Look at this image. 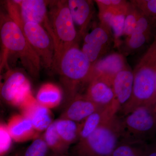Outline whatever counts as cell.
I'll list each match as a JSON object with an SVG mask.
<instances>
[{"label": "cell", "instance_id": "cell-3", "mask_svg": "<svg viewBox=\"0 0 156 156\" xmlns=\"http://www.w3.org/2000/svg\"><path fill=\"white\" fill-rule=\"evenodd\" d=\"M92 65L75 44L67 49L53 64L52 70L59 76L67 102L80 94L79 91L91 80Z\"/></svg>", "mask_w": 156, "mask_h": 156}, {"label": "cell", "instance_id": "cell-12", "mask_svg": "<svg viewBox=\"0 0 156 156\" xmlns=\"http://www.w3.org/2000/svg\"><path fill=\"white\" fill-rule=\"evenodd\" d=\"M68 7L80 37L87 33L94 15L93 1L89 0H68Z\"/></svg>", "mask_w": 156, "mask_h": 156}, {"label": "cell", "instance_id": "cell-23", "mask_svg": "<svg viewBox=\"0 0 156 156\" xmlns=\"http://www.w3.org/2000/svg\"><path fill=\"white\" fill-rule=\"evenodd\" d=\"M151 37L146 34L134 32L129 36L126 37L123 46L124 53L127 55L138 50L148 41Z\"/></svg>", "mask_w": 156, "mask_h": 156}, {"label": "cell", "instance_id": "cell-10", "mask_svg": "<svg viewBox=\"0 0 156 156\" xmlns=\"http://www.w3.org/2000/svg\"><path fill=\"white\" fill-rule=\"evenodd\" d=\"M23 20L36 23L43 27L51 37V30L48 16L50 1L13 0ZM52 38V37H51Z\"/></svg>", "mask_w": 156, "mask_h": 156}, {"label": "cell", "instance_id": "cell-26", "mask_svg": "<svg viewBox=\"0 0 156 156\" xmlns=\"http://www.w3.org/2000/svg\"><path fill=\"white\" fill-rule=\"evenodd\" d=\"M49 150L42 135L33 140L22 156H48Z\"/></svg>", "mask_w": 156, "mask_h": 156}, {"label": "cell", "instance_id": "cell-33", "mask_svg": "<svg viewBox=\"0 0 156 156\" xmlns=\"http://www.w3.org/2000/svg\"><path fill=\"white\" fill-rule=\"evenodd\" d=\"M2 67L1 66V63H0V89H1V85L2 83ZM0 101H1V99H0Z\"/></svg>", "mask_w": 156, "mask_h": 156}, {"label": "cell", "instance_id": "cell-19", "mask_svg": "<svg viewBox=\"0 0 156 156\" xmlns=\"http://www.w3.org/2000/svg\"><path fill=\"white\" fill-rule=\"evenodd\" d=\"M53 123L57 134L65 144L70 147L71 144L78 142L82 122L59 118Z\"/></svg>", "mask_w": 156, "mask_h": 156}, {"label": "cell", "instance_id": "cell-11", "mask_svg": "<svg viewBox=\"0 0 156 156\" xmlns=\"http://www.w3.org/2000/svg\"><path fill=\"white\" fill-rule=\"evenodd\" d=\"M128 67L124 55L118 53H111L92 66L90 81L94 78H100L112 84L117 74Z\"/></svg>", "mask_w": 156, "mask_h": 156}, {"label": "cell", "instance_id": "cell-4", "mask_svg": "<svg viewBox=\"0 0 156 156\" xmlns=\"http://www.w3.org/2000/svg\"><path fill=\"white\" fill-rule=\"evenodd\" d=\"M48 16L54 47L53 66L62 53L78 44L80 37L71 16L67 1H50Z\"/></svg>", "mask_w": 156, "mask_h": 156}, {"label": "cell", "instance_id": "cell-15", "mask_svg": "<svg viewBox=\"0 0 156 156\" xmlns=\"http://www.w3.org/2000/svg\"><path fill=\"white\" fill-rule=\"evenodd\" d=\"M112 84L103 79H92L87 85L84 96L100 107L111 106L114 99Z\"/></svg>", "mask_w": 156, "mask_h": 156}, {"label": "cell", "instance_id": "cell-29", "mask_svg": "<svg viewBox=\"0 0 156 156\" xmlns=\"http://www.w3.org/2000/svg\"><path fill=\"white\" fill-rule=\"evenodd\" d=\"M137 11H138V17L134 32L146 34L151 36L152 27L154 23L140 13L138 10Z\"/></svg>", "mask_w": 156, "mask_h": 156}, {"label": "cell", "instance_id": "cell-17", "mask_svg": "<svg viewBox=\"0 0 156 156\" xmlns=\"http://www.w3.org/2000/svg\"><path fill=\"white\" fill-rule=\"evenodd\" d=\"M22 114L30 121L35 131L44 132L53 122L50 109L42 106L35 98L21 110Z\"/></svg>", "mask_w": 156, "mask_h": 156}, {"label": "cell", "instance_id": "cell-20", "mask_svg": "<svg viewBox=\"0 0 156 156\" xmlns=\"http://www.w3.org/2000/svg\"><path fill=\"white\" fill-rule=\"evenodd\" d=\"M35 98L37 102L42 106L49 109L55 108L62 101V91L55 84L46 83L40 87Z\"/></svg>", "mask_w": 156, "mask_h": 156}, {"label": "cell", "instance_id": "cell-9", "mask_svg": "<svg viewBox=\"0 0 156 156\" xmlns=\"http://www.w3.org/2000/svg\"><path fill=\"white\" fill-rule=\"evenodd\" d=\"M83 38L81 50L92 66L107 53L114 41L111 31L100 23Z\"/></svg>", "mask_w": 156, "mask_h": 156}, {"label": "cell", "instance_id": "cell-7", "mask_svg": "<svg viewBox=\"0 0 156 156\" xmlns=\"http://www.w3.org/2000/svg\"><path fill=\"white\" fill-rule=\"evenodd\" d=\"M156 126V105L137 108L121 118L119 142L147 143Z\"/></svg>", "mask_w": 156, "mask_h": 156}, {"label": "cell", "instance_id": "cell-18", "mask_svg": "<svg viewBox=\"0 0 156 156\" xmlns=\"http://www.w3.org/2000/svg\"><path fill=\"white\" fill-rule=\"evenodd\" d=\"M117 113L118 112L112 105L101 108L94 112L81 123L80 133L78 141L85 139Z\"/></svg>", "mask_w": 156, "mask_h": 156}, {"label": "cell", "instance_id": "cell-28", "mask_svg": "<svg viewBox=\"0 0 156 156\" xmlns=\"http://www.w3.org/2000/svg\"><path fill=\"white\" fill-rule=\"evenodd\" d=\"M13 142L6 123L0 121V156H6L9 154Z\"/></svg>", "mask_w": 156, "mask_h": 156}, {"label": "cell", "instance_id": "cell-22", "mask_svg": "<svg viewBox=\"0 0 156 156\" xmlns=\"http://www.w3.org/2000/svg\"><path fill=\"white\" fill-rule=\"evenodd\" d=\"M147 144L119 142L111 156H144Z\"/></svg>", "mask_w": 156, "mask_h": 156}, {"label": "cell", "instance_id": "cell-14", "mask_svg": "<svg viewBox=\"0 0 156 156\" xmlns=\"http://www.w3.org/2000/svg\"><path fill=\"white\" fill-rule=\"evenodd\" d=\"M101 107L97 106L84 95L79 94L67 102L59 118L81 123Z\"/></svg>", "mask_w": 156, "mask_h": 156}, {"label": "cell", "instance_id": "cell-1", "mask_svg": "<svg viewBox=\"0 0 156 156\" xmlns=\"http://www.w3.org/2000/svg\"><path fill=\"white\" fill-rule=\"evenodd\" d=\"M11 58L18 59L32 76L37 77L42 67L38 56L30 47L21 29L0 8V63L2 69H10Z\"/></svg>", "mask_w": 156, "mask_h": 156}, {"label": "cell", "instance_id": "cell-25", "mask_svg": "<svg viewBox=\"0 0 156 156\" xmlns=\"http://www.w3.org/2000/svg\"><path fill=\"white\" fill-rule=\"evenodd\" d=\"M130 2L140 13L155 23L156 19V0H132Z\"/></svg>", "mask_w": 156, "mask_h": 156}, {"label": "cell", "instance_id": "cell-24", "mask_svg": "<svg viewBox=\"0 0 156 156\" xmlns=\"http://www.w3.org/2000/svg\"><path fill=\"white\" fill-rule=\"evenodd\" d=\"M127 9L117 11L112 18L109 26L116 45H119V39L124 36V23Z\"/></svg>", "mask_w": 156, "mask_h": 156}, {"label": "cell", "instance_id": "cell-2", "mask_svg": "<svg viewBox=\"0 0 156 156\" xmlns=\"http://www.w3.org/2000/svg\"><path fill=\"white\" fill-rule=\"evenodd\" d=\"M131 98L120 111L124 115L139 107L156 105V41L154 40L133 71Z\"/></svg>", "mask_w": 156, "mask_h": 156}, {"label": "cell", "instance_id": "cell-32", "mask_svg": "<svg viewBox=\"0 0 156 156\" xmlns=\"http://www.w3.org/2000/svg\"><path fill=\"white\" fill-rule=\"evenodd\" d=\"M48 156H71L69 154H54L51 153Z\"/></svg>", "mask_w": 156, "mask_h": 156}, {"label": "cell", "instance_id": "cell-6", "mask_svg": "<svg viewBox=\"0 0 156 156\" xmlns=\"http://www.w3.org/2000/svg\"><path fill=\"white\" fill-rule=\"evenodd\" d=\"M9 16L21 29L25 38L38 56L42 67L52 70L54 57L53 40L43 27L36 23L23 20L13 1L4 2Z\"/></svg>", "mask_w": 156, "mask_h": 156}, {"label": "cell", "instance_id": "cell-21", "mask_svg": "<svg viewBox=\"0 0 156 156\" xmlns=\"http://www.w3.org/2000/svg\"><path fill=\"white\" fill-rule=\"evenodd\" d=\"M43 138L51 153L67 154L69 147L65 144L58 136L53 122L42 134Z\"/></svg>", "mask_w": 156, "mask_h": 156}, {"label": "cell", "instance_id": "cell-31", "mask_svg": "<svg viewBox=\"0 0 156 156\" xmlns=\"http://www.w3.org/2000/svg\"><path fill=\"white\" fill-rule=\"evenodd\" d=\"M144 156H156V145L154 143L147 144Z\"/></svg>", "mask_w": 156, "mask_h": 156}, {"label": "cell", "instance_id": "cell-27", "mask_svg": "<svg viewBox=\"0 0 156 156\" xmlns=\"http://www.w3.org/2000/svg\"><path fill=\"white\" fill-rule=\"evenodd\" d=\"M138 17V11L130 2L125 17L124 23V36H129L134 32Z\"/></svg>", "mask_w": 156, "mask_h": 156}, {"label": "cell", "instance_id": "cell-30", "mask_svg": "<svg viewBox=\"0 0 156 156\" xmlns=\"http://www.w3.org/2000/svg\"><path fill=\"white\" fill-rule=\"evenodd\" d=\"M99 10L109 9H124L128 7V2L124 0H96Z\"/></svg>", "mask_w": 156, "mask_h": 156}, {"label": "cell", "instance_id": "cell-8", "mask_svg": "<svg viewBox=\"0 0 156 156\" xmlns=\"http://www.w3.org/2000/svg\"><path fill=\"white\" fill-rule=\"evenodd\" d=\"M34 98L25 75L18 70H7L0 89L1 100L21 110Z\"/></svg>", "mask_w": 156, "mask_h": 156}, {"label": "cell", "instance_id": "cell-5", "mask_svg": "<svg viewBox=\"0 0 156 156\" xmlns=\"http://www.w3.org/2000/svg\"><path fill=\"white\" fill-rule=\"evenodd\" d=\"M121 117L115 115L85 139L78 141L71 156H111L119 142Z\"/></svg>", "mask_w": 156, "mask_h": 156}, {"label": "cell", "instance_id": "cell-16", "mask_svg": "<svg viewBox=\"0 0 156 156\" xmlns=\"http://www.w3.org/2000/svg\"><path fill=\"white\" fill-rule=\"evenodd\" d=\"M6 125L11 138L15 142L33 140L41 135L35 131L28 118L22 113L12 115Z\"/></svg>", "mask_w": 156, "mask_h": 156}, {"label": "cell", "instance_id": "cell-13", "mask_svg": "<svg viewBox=\"0 0 156 156\" xmlns=\"http://www.w3.org/2000/svg\"><path fill=\"white\" fill-rule=\"evenodd\" d=\"M133 80V71L128 67L118 73L113 80L114 99L112 106L118 112L131 98Z\"/></svg>", "mask_w": 156, "mask_h": 156}]
</instances>
